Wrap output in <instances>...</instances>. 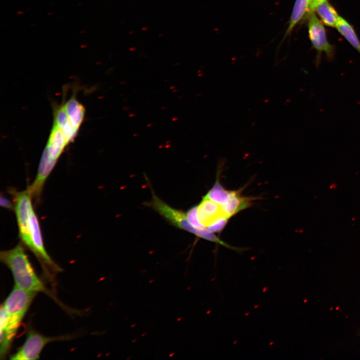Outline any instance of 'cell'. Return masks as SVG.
<instances>
[{"instance_id": "5", "label": "cell", "mask_w": 360, "mask_h": 360, "mask_svg": "<svg viewBox=\"0 0 360 360\" xmlns=\"http://www.w3.org/2000/svg\"><path fill=\"white\" fill-rule=\"evenodd\" d=\"M308 16V36L313 48L318 53L316 62V68H318L321 54L324 52L327 59L332 60L334 56V48L328 42L323 24L315 12H312Z\"/></svg>"}, {"instance_id": "1", "label": "cell", "mask_w": 360, "mask_h": 360, "mask_svg": "<svg viewBox=\"0 0 360 360\" xmlns=\"http://www.w3.org/2000/svg\"><path fill=\"white\" fill-rule=\"evenodd\" d=\"M84 106L74 95L54 109L52 127L42 154L37 174L30 185L32 190L42 192L45 182L66 148L74 140L83 122Z\"/></svg>"}, {"instance_id": "10", "label": "cell", "mask_w": 360, "mask_h": 360, "mask_svg": "<svg viewBox=\"0 0 360 360\" xmlns=\"http://www.w3.org/2000/svg\"><path fill=\"white\" fill-rule=\"evenodd\" d=\"M336 28L350 44L360 54V41L352 26L345 19L340 16Z\"/></svg>"}, {"instance_id": "6", "label": "cell", "mask_w": 360, "mask_h": 360, "mask_svg": "<svg viewBox=\"0 0 360 360\" xmlns=\"http://www.w3.org/2000/svg\"><path fill=\"white\" fill-rule=\"evenodd\" d=\"M65 338H66L46 336L33 330H30L25 342L16 353L10 356V359L14 360L39 359L40 354L46 344L52 342L64 340Z\"/></svg>"}, {"instance_id": "12", "label": "cell", "mask_w": 360, "mask_h": 360, "mask_svg": "<svg viewBox=\"0 0 360 360\" xmlns=\"http://www.w3.org/2000/svg\"><path fill=\"white\" fill-rule=\"evenodd\" d=\"M0 205L4 208H8V210H14V202H11L8 199L6 198L5 196H3L2 195L0 196Z\"/></svg>"}, {"instance_id": "11", "label": "cell", "mask_w": 360, "mask_h": 360, "mask_svg": "<svg viewBox=\"0 0 360 360\" xmlns=\"http://www.w3.org/2000/svg\"><path fill=\"white\" fill-rule=\"evenodd\" d=\"M232 193L226 190L218 180L206 196L222 206L228 202Z\"/></svg>"}, {"instance_id": "8", "label": "cell", "mask_w": 360, "mask_h": 360, "mask_svg": "<svg viewBox=\"0 0 360 360\" xmlns=\"http://www.w3.org/2000/svg\"><path fill=\"white\" fill-rule=\"evenodd\" d=\"M309 6V0H296L284 37L292 32L295 26L306 14L307 16Z\"/></svg>"}, {"instance_id": "9", "label": "cell", "mask_w": 360, "mask_h": 360, "mask_svg": "<svg viewBox=\"0 0 360 360\" xmlns=\"http://www.w3.org/2000/svg\"><path fill=\"white\" fill-rule=\"evenodd\" d=\"M248 198L242 197L237 192H233L228 202L222 205L225 214L230 218L240 210L248 208L251 203Z\"/></svg>"}, {"instance_id": "3", "label": "cell", "mask_w": 360, "mask_h": 360, "mask_svg": "<svg viewBox=\"0 0 360 360\" xmlns=\"http://www.w3.org/2000/svg\"><path fill=\"white\" fill-rule=\"evenodd\" d=\"M0 260L12 272L15 286L28 292H43L58 302L36 273L22 242L12 249L0 252Z\"/></svg>"}, {"instance_id": "7", "label": "cell", "mask_w": 360, "mask_h": 360, "mask_svg": "<svg viewBox=\"0 0 360 360\" xmlns=\"http://www.w3.org/2000/svg\"><path fill=\"white\" fill-rule=\"evenodd\" d=\"M314 12H316L323 24L330 27H336L340 16L327 0L318 4Z\"/></svg>"}, {"instance_id": "4", "label": "cell", "mask_w": 360, "mask_h": 360, "mask_svg": "<svg viewBox=\"0 0 360 360\" xmlns=\"http://www.w3.org/2000/svg\"><path fill=\"white\" fill-rule=\"evenodd\" d=\"M37 293L14 286L0 310V342L10 346L18 327Z\"/></svg>"}, {"instance_id": "13", "label": "cell", "mask_w": 360, "mask_h": 360, "mask_svg": "<svg viewBox=\"0 0 360 360\" xmlns=\"http://www.w3.org/2000/svg\"><path fill=\"white\" fill-rule=\"evenodd\" d=\"M310 0V6H309V10L308 12V14L307 16L310 14L312 12H314V8L320 2L324 0Z\"/></svg>"}, {"instance_id": "2", "label": "cell", "mask_w": 360, "mask_h": 360, "mask_svg": "<svg viewBox=\"0 0 360 360\" xmlns=\"http://www.w3.org/2000/svg\"><path fill=\"white\" fill-rule=\"evenodd\" d=\"M9 192L13 198L20 240L39 261L46 277L50 282H54L55 276L62 272V269L46 250L29 188L20 192L11 188Z\"/></svg>"}]
</instances>
